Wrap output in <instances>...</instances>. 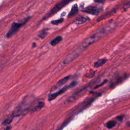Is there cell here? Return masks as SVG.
Returning a JSON list of instances; mask_svg holds the SVG:
<instances>
[{
    "label": "cell",
    "mask_w": 130,
    "mask_h": 130,
    "mask_svg": "<svg viewBox=\"0 0 130 130\" xmlns=\"http://www.w3.org/2000/svg\"><path fill=\"white\" fill-rule=\"evenodd\" d=\"M34 101V98L30 96L25 97L22 102L14 109L11 116L14 118L26 114L30 111L33 107Z\"/></svg>",
    "instance_id": "obj_1"
},
{
    "label": "cell",
    "mask_w": 130,
    "mask_h": 130,
    "mask_svg": "<svg viewBox=\"0 0 130 130\" xmlns=\"http://www.w3.org/2000/svg\"><path fill=\"white\" fill-rule=\"evenodd\" d=\"M110 27L102 28L99 30L97 32L86 38L80 45L83 48L85 49L89 45L98 41L102 37L105 36L108 32L110 30Z\"/></svg>",
    "instance_id": "obj_2"
},
{
    "label": "cell",
    "mask_w": 130,
    "mask_h": 130,
    "mask_svg": "<svg viewBox=\"0 0 130 130\" xmlns=\"http://www.w3.org/2000/svg\"><path fill=\"white\" fill-rule=\"evenodd\" d=\"M73 0H62L58 4H57L43 18V20L47 19L48 18L51 17L59 11H60L62 8L65 7L67 4H68L70 2Z\"/></svg>",
    "instance_id": "obj_3"
},
{
    "label": "cell",
    "mask_w": 130,
    "mask_h": 130,
    "mask_svg": "<svg viewBox=\"0 0 130 130\" xmlns=\"http://www.w3.org/2000/svg\"><path fill=\"white\" fill-rule=\"evenodd\" d=\"M30 17L26 18L23 22H14L12 24L10 29L8 31L7 35H6V37L7 38H10L12 37L13 35H15L19 30V29L25 24V23L27 21V20L29 19Z\"/></svg>",
    "instance_id": "obj_4"
},
{
    "label": "cell",
    "mask_w": 130,
    "mask_h": 130,
    "mask_svg": "<svg viewBox=\"0 0 130 130\" xmlns=\"http://www.w3.org/2000/svg\"><path fill=\"white\" fill-rule=\"evenodd\" d=\"M77 82L76 81H73L72 83L68 84V85L64 86L63 88H62L61 89H60L58 91H56V92H55L53 93L49 94V95H48V101H52V100H54L56 98L57 96L61 94L62 93H63V92H64L65 91L68 90L69 89L74 87L77 84Z\"/></svg>",
    "instance_id": "obj_5"
},
{
    "label": "cell",
    "mask_w": 130,
    "mask_h": 130,
    "mask_svg": "<svg viewBox=\"0 0 130 130\" xmlns=\"http://www.w3.org/2000/svg\"><path fill=\"white\" fill-rule=\"evenodd\" d=\"M84 50V49L81 47V46H79L77 48H76L74 51H73L66 57L63 61L64 64H68L73 61L80 55V54Z\"/></svg>",
    "instance_id": "obj_6"
},
{
    "label": "cell",
    "mask_w": 130,
    "mask_h": 130,
    "mask_svg": "<svg viewBox=\"0 0 130 130\" xmlns=\"http://www.w3.org/2000/svg\"><path fill=\"white\" fill-rule=\"evenodd\" d=\"M102 10V8H99L96 6H90L86 7L85 8L83 9L82 11L84 12H85L91 15H96L101 12Z\"/></svg>",
    "instance_id": "obj_7"
},
{
    "label": "cell",
    "mask_w": 130,
    "mask_h": 130,
    "mask_svg": "<svg viewBox=\"0 0 130 130\" xmlns=\"http://www.w3.org/2000/svg\"><path fill=\"white\" fill-rule=\"evenodd\" d=\"M70 78V76H67L65 77H64L63 78L60 79V80H59L51 89L50 91H53L54 90H55V89H58V88L60 87L61 86H62L63 84H64Z\"/></svg>",
    "instance_id": "obj_8"
},
{
    "label": "cell",
    "mask_w": 130,
    "mask_h": 130,
    "mask_svg": "<svg viewBox=\"0 0 130 130\" xmlns=\"http://www.w3.org/2000/svg\"><path fill=\"white\" fill-rule=\"evenodd\" d=\"M44 105H45V103L43 102H42V101L38 102V103H37V105H36L35 106H34L32 107L31 109L30 110V112L31 114H32L34 112L40 111L42 108L44 107Z\"/></svg>",
    "instance_id": "obj_9"
},
{
    "label": "cell",
    "mask_w": 130,
    "mask_h": 130,
    "mask_svg": "<svg viewBox=\"0 0 130 130\" xmlns=\"http://www.w3.org/2000/svg\"><path fill=\"white\" fill-rule=\"evenodd\" d=\"M78 12V7L77 4H74V5H73L71 10L70 11V12H69V14H68V18H70L73 16H74L76 14H77Z\"/></svg>",
    "instance_id": "obj_10"
},
{
    "label": "cell",
    "mask_w": 130,
    "mask_h": 130,
    "mask_svg": "<svg viewBox=\"0 0 130 130\" xmlns=\"http://www.w3.org/2000/svg\"><path fill=\"white\" fill-rule=\"evenodd\" d=\"M107 59L106 58H102V59H99L94 63V67L95 68H99L100 67L105 64L107 62Z\"/></svg>",
    "instance_id": "obj_11"
},
{
    "label": "cell",
    "mask_w": 130,
    "mask_h": 130,
    "mask_svg": "<svg viewBox=\"0 0 130 130\" xmlns=\"http://www.w3.org/2000/svg\"><path fill=\"white\" fill-rule=\"evenodd\" d=\"M49 29L48 28H44L42 29L38 34V37L41 39H44L45 38L46 36L48 34V31Z\"/></svg>",
    "instance_id": "obj_12"
},
{
    "label": "cell",
    "mask_w": 130,
    "mask_h": 130,
    "mask_svg": "<svg viewBox=\"0 0 130 130\" xmlns=\"http://www.w3.org/2000/svg\"><path fill=\"white\" fill-rule=\"evenodd\" d=\"M89 19V18L87 17H80L75 20V23L78 24H82L83 23L86 22Z\"/></svg>",
    "instance_id": "obj_13"
},
{
    "label": "cell",
    "mask_w": 130,
    "mask_h": 130,
    "mask_svg": "<svg viewBox=\"0 0 130 130\" xmlns=\"http://www.w3.org/2000/svg\"><path fill=\"white\" fill-rule=\"evenodd\" d=\"M62 40V37L61 36H58L54 38L50 43L52 46H56L59 43H60Z\"/></svg>",
    "instance_id": "obj_14"
},
{
    "label": "cell",
    "mask_w": 130,
    "mask_h": 130,
    "mask_svg": "<svg viewBox=\"0 0 130 130\" xmlns=\"http://www.w3.org/2000/svg\"><path fill=\"white\" fill-rule=\"evenodd\" d=\"M13 117H12L11 116H10V117H9L8 118H6L3 122V125H8L9 124H10L12 120H13Z\"/></svg>",
    "instance_id": "obj_15"
},
{
    "label": "cell",
    "mask_w": 130,
    "mask_h": 130,
    "mask_svg": "<svg viewBox=\"0 0 130 130\" xmlns=\"http://www.w3.org/2000/svg\"><path fill=\"white\" fill-rule=\"evenodd\" d=\"M63 21H64V18H59L58 19H57V20H52L51 22L53 25H58V24L63 22Z\"/></svg>",
    "instance_id": "obj_16"
},
{
    "label": "cell",
    "mask_w": 130,
    "mask_h": 130,
    "mask_svg": "<svg viewBox=\"0 0 130 130\" xmlns=\"http://www.w3.org/2000/svg\"><path fill=\"white\" fill-rule=\"evenodd\" d=\"M116 124V122L114 121H109L106 123V126L108 128H111L113 127Z\"/></svg>",
    "instance_id": "obj_17"
},
{
    "label": "cell",
    "mask_w": 130,
    "mask_h": 130,
    "mask_svg": "<svg viewBox=\"0 0 130 130\" xmlns=\"http://www.w3.org/2000/svg\"><path fill=\"white\" fill-rule=\"evenodd\" d=\"M95 72L91 70L89 73H88L86 75V76L87 77V78H92V77L94 76V74H95Z\"/></svg>",
    "instance_id": "obj_18"
},
{
    "label": "cell",
    "mask_w": 130,
    "mask_h": 130,
    "mask_svg": "<svg viewBox=\"0 0 130 130\" xmlns=\"http://www.w3.org/2000/svg\"><path fill=\"white\" fill-rule=\"evenodd\" d=\"M107 82V80H104L102 83H101L100 84H99V85H97L96 86H95L94 87V88H98V87H100V86H103L105 83H106V82Z\"/></svg>",
    "instance_id": "obj_19"
},
{
    "label": "cell",
    "mask_w": 130,
    "mask_h": 130,
    "mask_svg": "<svg viewBox=\"0 0 130 130\" xmlns=\"http://www.w3.org/2000/svg\"><path fill=\"white\" fill-rule=\"evenodd\" d=\"M124 7L125 9H127V8H130V2H128L127 3H126L124 5Z\"/></svg>",
    "instance_id": "obj_20"
},
{
    "label": "cell",
    "mask_w": 130,
    "mask_h": 130,
    "mask_svg": "<svg viewBox=\"0 0 130 130\" xmlns=\"http://www.w3.org/2000/svg\"><path fill=\"white\" fill-rule=\"evenodd\" d=\"M105 0H94V2L96 3H104Z\"/></svg>",
    "instance_id": "obj_21"
},
{
    "label": "cell",
    "mask_w": 130,
    "mask_h": 130,
    "mask_svg": "<svg viewBox=\"0 0 130 130\" xmlns=\"http://www.w3.org/2000/svg\"><path fill=\"white\" fill-rule=\"evenodd\" d=\"M123 116H118L117 117V119L118 120H119V121H121L123 119Z\"/></svg>",
    "instance_id": "obj_22"
},
{
    "label": "cell",
    "mask_w": 130,
    "mask_h": 130,
    "mask_svg": "<svg viewBox=\"0 0 130 130\" xmlns=\"http://www.w3.org/2000/svg\"><path fill=\"white\" fill-rule=\"evenodd\" d=\"M126 125H127V126L130 127V121H128V122L126 123Z\"/></svg>",
    "instance_id": "obj_23"
}]
</instances>
